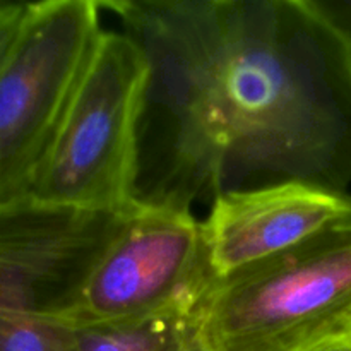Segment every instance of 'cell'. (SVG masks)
<instances>
[{
	"label": "cell",
	"instance_id": "8fae6325",
	"mask_svg": "<svg viewBox=\"0 0 351 351\" xmlns=\"http://www.w3.org/2000/svg\"><path fill=\"white\" fill-rule=\"evenodd\" d=\"M29 2L0 0V69L12 51L27 16Z\"/></svg>",
	"mask_w": 351,
	"mask_h": 351
},
{
	"label": "cell",
	"instance_id": "30bf717a",
	"mask_svg": "<svg viewBox=\"0 0 351 351\" xmlns=\"http://www.w3.org/2000/svg\"><path fill=\"white\" fill-rule=\"evenodd\" d=\"M305 5L351 48V0H304Z\"/></svg>",
	"mask_w": 351,
	"mask_h": 351
},
{
	"label": "cell",
	"instance_id": "7a4b0ae2",
	"mask_svg": "<svg viewBox=\"0 0 351 351\" xmlns=\"http://www.w3.org/2000/svg\"><path fill=\"white\" fill-rule=\"evenodd\" d=\"M351 341V209L291 249L218 280L199 305L208 351H311Z\"/></svg>",
	"mask_w": 351,
	"mask_h": 351
},
{
	"label": "cell",
	"instance_id": "4fadbf2b",
	"mask_svg": "<svg viewBox=\"0 0 351 351\" xmlns=\"http://www.w3.org/2000/svg\"><path fill=\"white\" fill-rule=\"evenodd\" d=\"M194 351H208V350H204V348H202V345H201V343H199V346H197V348H195Z\"/></svg>",
	"mask_w": 351,
	"mask_h": 351
},
{
	"label": "cell",
	"instance_id": "3957f363",
	"mask_svg": "<svg viewBox=\"0 0 351 351\" xmlns=\"http://www.w3.org/2000/svg\"><path fill=\"white\" fill-rule=\"evenodd\" d=\"M147 82L139 45L123 31H103L31 195L89 211L132 208Z\"/></svg>",
	"mask_w": 351,
	"mask_h": 351
},
{
	"label": "cell",
	"instance_id": "8992f818",
	"mask_svg": "<svg viewBox=\"0 0 351 351\" xmlns=\"http://www.w3.org/2000/svg\"><path fill=\"white\" fill-rule=\"evenodd\" d=\"M130 209L65 208L31 194L0 202V319L69 321Z\"/></svg>",
	"mask_w": 351,
	"mask_h": 351
},
{
	"label": "cell",
	"instance_id": "6da1fadb",
	"mask_svg": "<svg viewBox=\"0 0 351 351\" xmlns=\"http://www.w3.org/2000/svg\"><path fill=\"white\" fill-rule=\"evenodd\" d=\"M149 64L136 202L351 184V48L304 0L99 2Z\"/></svg>",
	"mask_w": 351,
	"mask_h": 351
},
{
	"label": "cell",
	"instance_id": "9c48e42d",
	"mask_svg": "<svg viewBox=\"0 0 351 351\" xmlns=\"http://www.w3.org/2000/svg\"><path fill=\"white\" fill-rule=\"evenodd\" d=\"M0 351H77V328L65 319H0Z\"/></svg>",
	"mask_w": 351,
	"mask_h": 351
},
{
	"label": "cell",
	"instance_id": "5b68a950",
	"mask_svg": "<svg viewBox=\"0 0 351 351\" xmlns=\"http://www.w3.org/2000/svg\"><path fill=\"white\" fill-rule=\"evenodd\" d=\"M216 281L204 225L191 211L136 202L69 321L99 324L195 311Z\"/></svg>",
	"mask_w": 351,
	"mask_h": 351
},
{
	"label": "cell",
	"instance_id": "277c9868",
	"mask_svg": "<svg viewBox=\"0 0 351 351\" xmlns=\"http://www.w3.org/2000/svg\"><path fill=\"white\" fill-rule=\"evenodd\" d=\"M101 33L95 0L29 2L0 69V202L31 194Z\"/></svg>",
	"mask_w": 351,
	"mask_h": 351
},
{
	"label": "cell",
	"instance_id": "52a82bcc",
	"mask_svg": "<svg viewBox=\"0 0 351 351\" xmlns=\"http://www.w3.org/2000/svg\"><path fill=\"white\" fill-rule=\"evenodd\" d=\"M351 209V195L305 184L226 192L204 225L218 280L278 256L315 235Z\"/></svg>",
	"mask_w": 351,
	"mask_h": 351
},
{
	"label": "cell",
	"instance_id": "7c38bea8",
	"mask_svg": "<svg viewBox=\"0 0 351 351\" xmlns=\"http://www.w3.org/2000/svg\"><path fill=\"white\" fill-rule=\"evenodd\" d=\"M311 351H351V341L332 343V345L319 346V348H314V350H311Z\"/></svg>",
	"mask_w": 351,
	"mask_h": 351
},
{
	"label": "cell",
	"instance_id": "ba28073f",
	"mask_svg": "<svg viewBox=\"0 0 351 351\" xmlns=\"http://www.w3.org/2000/svg\"><path fill=\"white\" fill-rule=\"evenodd\" d=\"M75 328L77 351H194L199 346V308Z\"/></svg>",
	"mask_w": 351,
	"mask_h": 351
}]
</instances>
